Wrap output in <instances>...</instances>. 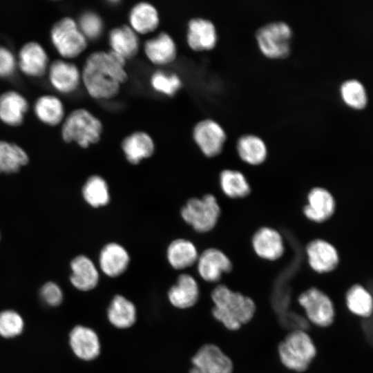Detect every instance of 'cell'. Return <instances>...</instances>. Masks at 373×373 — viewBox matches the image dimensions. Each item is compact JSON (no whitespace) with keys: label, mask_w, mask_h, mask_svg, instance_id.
Returning a JSON list of instances; mask_svg holds the SVG:
<instances>
[{"label":"cell","mask_w":373,"mask_h":373,"mask_svg":"<svg viewBox=\"0 0 373 373\" xmlns=\"http://www.w3.org/2000/svg\"><path fill=\"white\" fill-rule=\"evenodd\" d=\"M211 298L215 305L213 316L230 330L238 329L251 319L255 312V304L250 298L234 292L224 285L213 290Z\"/></svg>","instance_id":"2"},{"label":"cell","mask_w":373,"mask_h":373,"mask_svg":"<svg viewBox=\"0 0 373 373\" xmlns=\"http://www.w3.org/2000/svg\"><path fill=\"white\" fill-rule=\"evenodd\" d=\"M144 52L148 59L153 64L165 66L175 61L178 50L171 36L162 32L144 43Z\"/></svg>","instance_id":"15"},{"label":"cell","mask_w":373,"mask_h":373,"mask_svg":"<svg viewBox=\"0 0 373 373\" xmlns=\"http://www.w3.org/2000/svg\"><path fill=\"white\" fill-rule=\"evenodd\" d=\"M129 26L137 35H146L155 31L160 23L156 8L148 2H139L131 9L128 15Z\"/></svg>","instance_id":"23"},{"label":"cell","mask_w":373,"mask_h":373,"mask_svg":"<svg viewBox=\"0 0 373 373\" xmlns=\"http://www.w3.org/2000/svg\"><path fill=\"white\" fill-rule=\"evenodd\" d=\"M346 302L349 309L361 316H368L372 309V299L370 293L362 286L352 287L346 295Z\"/></svg>","instance_id":"35"},{"label":"cell","mask_w":373,"mask_h":373,"mask_svg":"<svg viewBox=\"0 0 373 373\" xmlns=\"http://www.w3.org/2000/svg\"><path fill=\"white\" fill-rule=\"evenodd\" d=\"M21 316L13 310H5L0 313V335L12 338L20 334L23 329Z\"/></svg>","instance_id":"38"},{"label":"cell","mask_w":373,"mask_h":373,"mask_svg":"<svg viewBox=\"0 0 373 373\" xmlns=\"http://www.w3.org/2000/svg\"><path fill=\"white\" fill-rule=\"evenodd\" d=\"M278 351L283 365L299 372L307 367L316 354L312 339L302 331L289 334L280 344Z\"/></svg>","instance_id":"5"},{"label":"cell","mask_w":373,"mask_h":373,"mask_svg":"<svg viewBox=\"0 0 373 373\" xmlns=\"http://www.w3.org/2000/svg\"><path fill=\"white\" fill-rule=\"evenodd\" d=\"M18 63L20 70L25 75L39 77L46 71L48 57L39 44L30 41L24 44L20 49Z\"/></svg>","instance_id":"14"},{"label":"cell","mask_w":373,"mask_h":373,"mask_svg":"<svg viewBox=\"0 0 373 373\" xmlns=\"http://www.w3.org/2000/svg\"><path fill=\"white\" fill-rule=\"evenodd\" d=\"M70 345L75 354L85 361L97 358L100 352L98 336L94 330L85 326L77 325L72 329Z\"/></svg>","instance_id":"16"},{"label":"cell","mask_w":373,"mask_h":373,"mask_svg":"<svg viewBox=\"0 0 373 373\" xmlns=\"http://www.w3.org/2000/svg\"><path fill=\"white\" fill-rule=\"evenodd\" d=\"M50 39L57 52L66 58L77 57L87 46V39L70 17L62 18L52 26Z\"/></svg>","instance_id":"7"},{"label":"cell","mask_w":373,"mask_h":373,"mask_svg":"<svg viewBox=\"0 0 373 373\" xmlns=\"http://www.w3.org/2000/svg\"><path fill=\"white\" fill-rule=\"evenodd\" d=\"M189 373H232L231 360L216 345H202L192 357Z\"/></svg>","instance_id":"9"},{"label":"cell","mask_w":373,"mask_h":373,"mask_svg":"<svg viewBox=\"0 0 373 373\" xmlns=\"http://www.w3.org/2000/svg\"><path fill=\"white\" fill-rule=\"evenodd\" d=\"M78 28L86 39H96L100 37L104 29V23L97 13L87 11L79 19Z\"/></svg>","instance_id":"37"},{"label":"cell","mask_w":373,"mask_h":373,"mask_svg":"<svg viewBox=\"0 0 373 373\" xmlns=\"http://www.w3.org/2000/svg\"><path fill=\"white\" fill-rule=\"evenodd\" d=\"M102 131V124L97 117L85 108H78L64 120L61 135L66 142L75 141L81 147L87 148L100 140Z\"/></svg>","instance_id":"3"},{"label":"cell","mask_w":373,"mask_h":373,"mask_svg":"<svg viewBox=\"0 0 373 373\" xmlns=\"http://www.w3.org/2000/svg\"><path fill=\"white\" fill-rule=\"evenodd\" d=\"M220 184L224 193L230 198L244 197L249 192L245 177L238 171H222L220 175Z\"/></svg>","instance_id":"34"},{"label":"cell","mask_w":373,"mask_h":373,"mask_svg":"<svg viewBox=\"0 0 373 373\" xmlns=\"http://www.w3.org/2000/svg\"><path fill=\"white\" fill-rule=\"evenodd\" d=\"M198 296V283L188 274H180L176 284L173 285L168 292L171 304L179 309L191 307L196 303Z\"/></svg>","instance_id":"19"},{"label":"cell","mask_w":373,"mask_h":373,"mask_svg":"<svg viewBox=\"0 0 373 373\" xmlns=\"http://www.w3.org/2000/svg\"><path fill=\"white\" fill-rule=\"evenodd\" d=\"M129 262L128 251L116 242L106 245L99 254V267L109 277H117L122 274L126 270Z\"/></svg>","instance_id":"17"},{"label":"cell","mask_w":373,"mask_h":373,"mask_svg":"<svg viewBox=\"0 0 373 373\" xmlns=\"http://www.w3.org/2000/svg\"><path fill=\"white\" fill-rule=\"evenodd\" d=\"M43 300L49 305H59L63 300V293L60 287L53 282L46 283L41 289Z\"/></svg>","instance_id":"39"},{"label":"cell","mask_w":373,"mask_h":373,"mask_svg":"<svg viewBox=\"0 0 373 373\" xmlns=\"http://www.w3.org/2000/svg\"><path fill=\"white\" fill-rule=\"evenodd\" d=\"M111 51L127 60L135 57L140 50L138 35L128 26L113 28L108 34Z\"/></svg>","instance_id":"18"},{"label":"cell","mask_w":373,"mask_h":373,"mask_svg":"<svg viewBox=\"0 0 373 373\" xmlns=\"http://www.w3.org/2000/svg\"><path fill=\"white\" fill-rule=\"evenodd\" d=\"M308 204L303 211L307 218L315 222H322L333 213L335 202L332 195L323 188L316 187L307 196Z\"/></svg>","instance_id":"24"},{"label":"cell","mask_w":373,"mask_h":373,"mask_svg":"<svg viewBox=\"0 0 373 373\" xmlns=\"http://www.w3.org/2000/svg\"><path fill=\"white\" fill-rule=\"evenodd\" d=\"M186 42L195 52L213 50L218 42V35L212 21L203 18H193L188 22Z\"/></svg>","instance_id":"11"},{"label":"cell","mask_w":373,"mask_h":373,"mask_svg":"<svg viewBox=\"0 0 373 373\" xmlns=\"http://www.w3.org/2000/svg\"><path fill=\"white\" fill-rule=\"evenodd\" d=\"M16 68V60L12 52L0 46V77H8L13 75Z\"/></svg>","instance_id":"40"},{"label":"cell","mask_w":373,"mask_h":373,"mask_svg":"<svg viewBox=\"0 0 373 373\" xmlns=\"http://www.w3.org/2000/svg\"><path fill=\"white\" fill-rule=\"evenodd\" d=\"M122 149L126 160L133 164H137L153 154L155 144L147 133L135 131L124 137Z\"/></svg>","instance_id":"22"},{"label":"cell","mask_w":373,"mask_h":373,"mask_svg":"<svg viewBox=\"0 0 373 373\" xmlns=\"http://www.w3.org/2000/svg\"><path fill=\"white\" fill-rule=\"evenodd\" d=\"M26 99L16 91H7L0 95V119L7 125L17 126L28 111Z\"/></svg>","instance_id":"21"},{"label":"cell","mask_w":373,"mask_h":373,"mask_svg":"<svg viewBox=\"0 0 373 373\" xmlns=\"http://www.w3.org/2000/svg\"><path fill=\"white\" fill-rule=\"evenodd\" d=\"M28 162L27 153L18 145L0 141V173H13Z\"/></svg>","instance_id":"31"},{"label":"cell","mask_w":373,"mask_h":373,"mask_svg":"<svg viewBox=\"0 0 373 373\" xmlns=\"http://www.w3.org/2000/svg\"><path fill=\"white\" fill-rule=\"evenodd\" d=\"M237 151L243 161L253 165L262 163L267 155L264 141L260 137L251 134L244 135L239 138Z\"/></svg>","instance_id":"30"},{"label":"cell","mask_w":373,"mask_h":373,"mask_svg":"<svg viewBox=\"0 0 373 373\" xmlns=\"http://www.w3.org/2000/svg\"><path fill=\"white\" fill-rule=\"evenodd\" d=\"M34 111L41 122L50 126L57 125L64 117L62 102L57 97L50 95L39 97L35 103Z\"/></svg>","instance_id":"29"},{"label":"cell","mask_w":373,"mask_h":373,"mask_svg":"<svg viewBox=\"0 0 373 373\" xmlns=\"http://www.w3.org/2000/svg\"><path fill=\"white\" fill-rule=\"evenodd\" d=\"M198 256L195 245L184 238L172 241L166 251L168 262L175 269H183L192 266L197 262Z\"/></svg>","instance_id":"27"},{"label":"cell","mask_w":373,"mask_h":373,"mask_svg":"<svg viewBox=\"0 0 373 373\" xmlns=\"http://www.w3.org/2000/svg\"><path fill=\"white\" fill-rule=\"evenodd\" d=\"M254 249L261 258L268 260L278 258L283 253V241L280 234L269 227L260 229L252 240Z\"/></svg>","instance_id":"26"},{"label":"cell","mask_w":373,"mask_h":373,"mask_svg":"<svg viewBox=\"0 0 373 373\" xmlns=\"http://www.w3.org/2000/svg\"><path fill=\"white\" fill-rule=\"evenodd\" d=\"M49 81L53 88L61 93L74 92L82 80L81 73L73 63L55 60L49 68Z\"/></svg>","instance_id":"13"},{"label":"cell","mask_w":373,"mask_h":373,"mask_svg":"<svg viewBox=\"0 0 373 373\" xmlns=\"http://www.w3.org/2000/svg\"><path fill=\"white\" fill-rule=\"evenodd\" d=\"M309 319L319 326H327L334 319V310L332 301L324 293L316 288L303 292L298 298Z\"/></svg>","instance_id":"10"},{"label":"cell","mask_w":373,"mask_h":373,"mask_svg":"<svg viewBox=\"0 0 373 373\" xmlns=\"http://www.w3.org/2000/svg\"><path fill=\"white\" fill-rule=\"evenodd\" d=\"M197 263L198 272L205 281L213 283L220 280L222 274L231 271L229 258L216 248H209L199 255Z\"/></svg>","instance_id":"12"},{"label":"cell","mask_w":373,"mask_h":373,"mask_svg":"<svg viewBox=\"0 0 373 373\" xmlns=\"http://www.w3.org/2000/svg\"><path fill=\"white\" fill-rule=\"evenodd\" d=\"M150 84L154 90L169 97L175 95L182 86V82L178 75L163 71L154 73L151 77Z\"/></svg>","instance_id":"36"},{"label":"cell","mask_w":373,"mask_h":373,"mask_svg":"<svg viewBox=\"0 0 373 373\" xmlns=\"http://www.w3.org/2000/svg\"><path fill=\"white\" fill-rule=\"evenodd\" d=\"M193 137L202 153L212 157L222 151L227 135L218 122L212 119H204L194 126Z\"/></svg>","instance_id":"8"},{"label":"cell","mask_w":373,"mask_h":373,"mask_svg":"<svg viewBox=\"0 0 373 373\" xmlns=\"http://www.w3.org/2000/svg\"><path fill=\"white\" fill-rule=\"evenodd\" d=\"M340 95L343 102L354 110H362L367 104V94L364 85L358 79H350L340 86Z\"/></svg>","instance_id":"33"},{"label":"cell","mask_w":373,"mask_h":373,"mask_svg":"<svg viewBox=\"0 0 373 373\" xmlns=\"http://www.w3.org/2000/svg\"><path fill=\"white\" fill-rule=\"evenodd\" d=\"M126 63V59L111 50L91 53L81 73L90 96L96 99H110L117 96L122 85L128 79Z\"/></svg>","instance_id":"1"},{"label":"cell","mask_w":373,"mask_h":373,"mask_svg":"<svg viewBox=\"0 0 373 373\" xmlns=\"http://www.w3.org/2000/svg\"><path fill=\"white\" fill-rule=\"evenodd\" d=\"M109 322L119 329L131 327L136 321V309L134 304L122 295H116L108 308Z\"/></svg>","instance_id":"28"},{"label":"cell","mask_w":373,"mask_h":373,"mask_svg":"<svg viewBox=\"0 0 373 373\" xmlns=\"http://www.w3.org/2000/svg\"><path fill=\"white\" fill-rule=\"evenodd\" d=\"M291 37V29L284 21L266 23L256 33L258 49L269 59H283L289 55Z\"/></svg>","instance_id":"4"},{"label":"cell","mask_w":373,"mask_h":373,"mask_svg":"<svg viewBox=\"0 0 373 373\" xmlns=\"http://www.w3.org/2000/svg\"><path fill=\"white\" fill-rule=\"evenodd\" d=\"M220 213V206L211 194H206L201 198H191L181 209L183 220L198 232L211 230Z\"/></svg>","instance_id":"6"},{"label":"cell","mask_w":373,"mask_h":373,"mask_svg":"<svg viewBox=\"0 0 373 373\" xmlns=\"http://www.w3.org/2000/svg\"><path fill=\"white\" fill-rule=\"evenodd\" d=\"M82 194L87 203L95 208L106 205L110 200L108 186L99 175H92L87 180Z\"/></svg>","instance_id":"32"},{"label":"cell","mask_w":373,"mask_h":373,"mask_svg":"<svg viewBox=\"0 0 373 373\" xmlns=\"http://www.w3.org/2000/svg\"><path fill=\"white\" fill-rule=\"evenodd\" d=\"M72 274L70 282L81 291H89L96 287L99 280L98 271L88 257L81 255L75 258L70 263Z\"/></svg>","instance_id":"25"},{"label":"cell","mask_w":373,"mask_h":373,"mask_svg":"<svg viewBox=\"0 0 373 373\" xmlns=\"http://www.w3.org/2000/svg\"><path fill=\"white\" fill-rule=\"evenodd\" d=\"M308 261L311 267L320 273L334 269L338 264V253L333 245L323 240L311 242L307 248Z\"/></svg>","instance_id":"20"}]
</instances>
